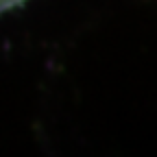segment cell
<instances>
[{"label": "cell", "instance_id": "6da1fadb", "mask_svg": "<svg viewBox=\"0 0 157 157\" xmlns=\"http://www.w3.org/2000/svg\"><path fill=\"white\" fill-rule=\"evenodd\" d=\"M26 0H0V13H5V11H11L20 5H24Z\"/></svg>", "mask_w": 157, "mask_h": 157}]
</instances>
